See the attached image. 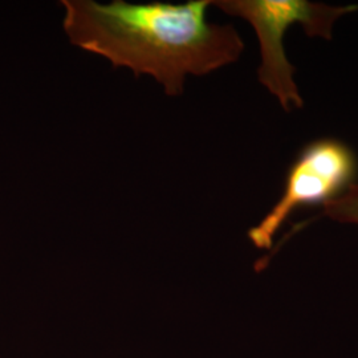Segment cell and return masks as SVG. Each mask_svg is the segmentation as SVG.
Masks as SVG:
<instances>
[{
  "label": "cell",
  "instance_id": "obj_1",
  "mask_svg": "<svg viewBox=\"0 0 358 358\" xmlns=\"http://www.w3.org/2000/svg\"><path fill=\"white\" fill-rule=\"evenodd\" d=\"M71 44L100 55L113 68L154 77L167 96H179L186 76H205L239 60L244 41L230 24L207 22L210 0L183 4L62 0Z\"/></svg>",
  "mask_w": 358,
  "mask_h": 358
},
{
  "label": "cell",
  "instance_id": "obj_2",
  "mask_svg": "<svg viewBox=\"0 0 358 358\" xmlns=\"http://www.w3.org/2000/svg\"><path fill=\"white\" fill-rule=\"evenodd\" d=\"M213 6L230 16L242 17L255 29L262 59L259 81L285 112L304 105L294 81L296 68L284 48L288 29L300 24L308 38L331 40L334 23L346 13L358 11V4L328 6L309 0H217Z\"/></svg>",
  "mask_w": 358,
  "mask_h": 358
},
{
  "label": "cell",
  "instance_id": "obj_3",
  "mask_svg": "<svg viewBox=\"0 0 358 358\" xmlns=\"http://www.w3.org/2000/svg\"><path fill=\"white\" fill-rule=\"evenodd\" d=\"M358 157L337 138L309 142L288 169L279 201L248 231L252 244L269 250L273 238L294 211L307 206H324L338 198L356 183Z\"/></svg>",
  "mask_w": 358,
  "mask_h": 358
},
{
  "label": "cell",
  "instance_id": "obj_4",
  "mask_svg": "<svg viewBox=\"0 0 358 358\" xmlns=\"http://www.w3.org/2000/svg\"><path fill=\"white\" fill-rule=\"evenodd\" d=\"M319 217H327L340 223L358 224V183L352 185L343 195L322 206Z\"/></svg>",
  "mask_w": 358,
  "mask_h": 358
}]
</instances>
